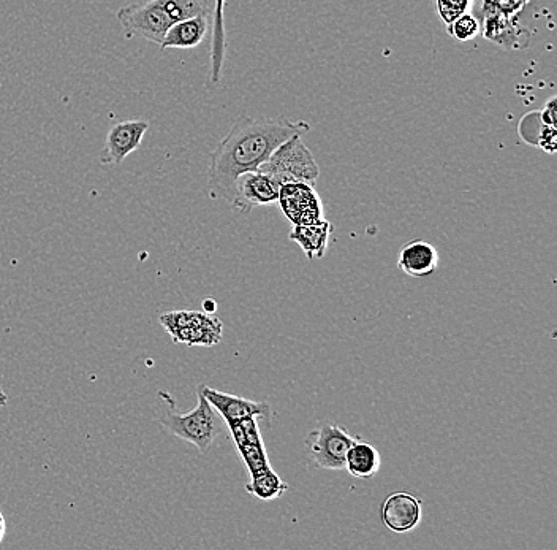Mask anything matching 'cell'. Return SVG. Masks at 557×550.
Listing matches in <instances>:
<instances>
[{
    "mask_svg": "<svg viewBox=\"0 0 557 550\" xmlns=\"http://www.w3.org/2000/svg\"><path fill=\"white\" fill-rule=\"evenodd\" d=\"M311 130L306 121L281 118L239 116L232 129L211 154L208 183L213 199L232 205L239 176L257 172L282 143Z\"/></svg>",
    "mask_w": 557,
    "mask_h": 550,
    "instance_id": "cell-1",
    "label": "cell"
},
{
    "mask_svg": "<svg viewBox=\"0 0 557 550\" xmlns=\"http://www.w3.org/2000/svg\"><path fill=\"white\" fill-rule=\"evenodd\" d=\"M157 397L163 403L162 414L157 417L160 425L167 428L171 435L194 444L200 452L206 454L222 432V425L219 413L206 400L205 395L198 390L197 406L189 413H179L175 398L165 390H160Z\"/></svg>",
    "mask_w": 557,
    "mask_h": 550,
    "instance_id": "cell-2",
    "label": "cell"
},
{
    "mask_svg": "<svg viewBox=\"0 0 557 550\" xmlns=\"http://www.w3.org/2000/svg\"><path fill=\"white\" fill-rule=\"evenodd\" d=\"M160 325L170 333L175 343L195 346H216L222 340V321L213 314L203 311H168L160 314Z\"/></svg>",
    "mask_w": 557,
    "mask_h": 550,
    "instance_id": "cell-3",
    "label": "cell"
},
{
    "mask_svg": "<svg viewBox=\"0 0 557 550\" xmlns=\"http://www.w3.org/2000/svg\"><path fill=\"white\" fill-rule=\"evenodd\" d=\"M258 170L273 176L281 184L290 181L314 183L320 176L319 165L311 149L304 145L303 135H295L282 143Z\"/></svg>",
    "mask_w": 557,
    "mask_h": 550,
    "instance_id": "cell-4",
    "label": "cell"
},
{
    "mask_svg": "<svg viewBox=\"0 0 557 550\" xmlns=\"http://www.w3.org/2000/svg\"><path fill=\"white\" fill-rule=\"evenodd\" d=\"M358 438L360 436L350 435L345 428L323 422L319 428H315L314 432L309 433L306 446L312 460L319 468L341 471L345 470L349 449Z\"/></svg>",
    "mask_w": 557,
    "mask_h": 550,
    "instance_id": "cell-5",
    "label": "cell"
},
{
    "mask_svg": "<svg viewBox=\"0 0 557 550\" xmlns=\"http://www.w3.org/2000/svg\"><path fill=\"white\" fill-rule=\"evenodd\" d=\"M116 18L121 23L127 39L141 37L157 45L162 43L163 37L173 24L157 0L119 8Z\"/></svg>",
    "mask_w": 557,
    "mask_h": 550,
    "instance_id": "cell-6",
    "label": "cell"
},
{
    "mask_svg": "<svg viewBox=\"0 0 557 550\" xmlns=\"http://www.w3.org/2000/svg\"><path fill=\"white\" fill-rule=\"evenodd\" d=\"M277 202L293 226H306L323 219L322 200L314 183L290 181L282 184Z\"/></svg>",
    "mask_w": 557,
    "mask_h": 550,
    "instance_id": "cell-7",
    "label": "cell"
},
{
    "mask_svg": "<svg viewBox=\"0 0 557 550\" xmlns=\"http://www.w3.org/2000/svg\"><path fill=\"white\" fill-rule=\"evenodd\" d=\"M281 186L276 178L260 170L243 173L236 180L232 207L241 213H251L254 208L276 203Z\"/></svg>",
    "mask_w": 557,
    "mask_h": 550,
    "instance_id": "cell-8",
    "label": "cell"
},
{
    "mask_svg": "<svg viewBox=\"0 0 557 550\" xmlns=\"http://www.w3.org/2000/svg\"><path fill=\"white\" fill-rule=\"evenodd\" d=\"M149 123L144 119H127L110 127L100 154L103 165H119L135 153L148 132Z\"/></svg>",
    "mask_w": 557,
    "mask_h": 550,
    "instance_id": "cell-9",
    "label": "cell"
},
{
    "mask_svg": "<svg viewBox=\"0 0 557 550\" xmlns=\"http://www.w3.org/2000/svg\"><path fill=\"white\" fill-rule=\"evenodd\" d=\"M198 390L213 405L219 416L224 419L225 424L243 421V419H249V417L270 419L271 408L266 402H252V400H247V398L236 397V395L225 394V392H220V390L211 389V387L205 386V384H200Z\"/></svg>",
    "mask_w": 557,
    "mask_h": 550,
    "instance_id": "cell-10",
    "label": "cell"
},
{
    "mask_svg": "<svg viewBox=\"0 0 557 550\" xmlns=\"http://www.w3.org/2000/svg\"><path fill=\"white\" fill-rule=\"evenodd\" d=\"M423 501L420 498L410 495V493H395L383 503L382 516L383 524L393 533H409L420 525L423 516Z\"/></svg>",
    "mask_w": 557,
    "mask_h": 550,
    "instance_id": "cell-11",
    "label": "cell"
},
{
    "mask_svg": "<svg viewBox=\"0 0 557 550\" xmlns=\"http://www.w3.org/2000/svg\"><path fill=\"white\" fill-rule=\"evenodd\" d=\"M398 267L412 278H426L439 267V253L436 246L425 240L409 241L399 253Z\"/></svg>",
    "mask_w": 557,
    "mask_h": 550,
    "instance_id": "cell-12",
    "label": "cell"
},
{
    "mask_svg": "<svg viewBox=\"0 0 557 550\" xmlns=\"http://www.w3.org/2000/svg\"><path fill=\"white\" fill-rule=\"evenodd\" d=\"M209 31V16H195L189 20L171 24L167 34L163 37L160 48L162 50H192L201 45Z\"/></svg>",
    "mask_w": 557,
    "mask_h": 550,
    "instance_id": "cell-13",
    "label": "cell"
},
{
    "mask_svg": "<svg viewBox=\"0 0 557 550\" xmlns=\"http://www.w3.org/2000/svg\"><path fill=\"white\" fill-rule=\"evenodd\" d=\"M333 232V224L326 219H322V221L314 222V224L293 227L288 238L295 241L296 245H300L307 259H322L325 256L328 240H330Z\"/></svg>",
    "mask_w": 557,
    "mask_h": 550,
    "instance_id": "cell-14",
    "label": "cell"
},
{
    "mask_svg": "<svg viewBox=\"0 0 557 550\" xmlns=\"http://www.w3.org/2000/svg\"><path fill=\"white\" fill-rule=\"evenodd\" d=\"M382 459L379 451L372 444L364 443L358 438L349 449L347 460H345V470L352 474L353 478L372 479L379 473Z\"/></svg>",
    "mask_w": 557,
    "mask_h": 550,
    "instance_id": "cell-15",
    "label": "cell"
},
{
    "mask_svg": "<svg viewBox=\"0 0 557 550\" xmlns=\"http://www.w3.org/2000/svg\"><path fill=\"white\" fill-rule=\"evenodd\" d=\"M224 8L225 0H216L213 12V42H211V77H209V81H211L213 85H217L220 81V77H222L225 50H227V40H225Z\"/></svg>",
    "mask_w": 557,
    "mask_h": 550,
    "instance_id": "cell-16",
    "label": "cell"
},
{
    "mask_svg": "<svg viewBox=\"0 0 557 550\" xmlns=\"http://www.w3.org/2000/svg\"><path fill=\"white\" fill-rule=\"evenodd\" d=\"M246 490L258 500L273 501L281 498L287 492L288 486L282 481L281 476L268 466L265 470L251 474V482L247 484Z\"/></svg>",
    "mask_w": 557,
    "mask_h": 550,
    "instance_id": "cell-17",
    "label": "cell"
},
{
    "mask_svg": "<svg viewBox=\"0 0 557 550\" xmlns=\"http://www.w3.org/2000/svg\"><path fill=\"white\" fill-rule=\"evenodd\" d=\"M157 2L162 5L173 23L189 20L195 16H211L214 12L211 0H157Z\"/></svg>",
    "mask_w": 557,
    "mask_h": 550,
    "instance_id": "cell-18",
    "label": "cell"
},
{
    "mask_svg": "<svg viewBox=\"0 0 557 550\" xmlns=\"http://www.w3.org/2000/svg\"><path fill=\"white\" fill-rule=\"evenodd\" d=\"M447 31L458 42H469V40H474L477 35H480L482 27H480V23L474 15L464 13L447 27Z\"/></svg>",
    "mask_w": 557,
    "mask_h": 550,
    "instance_id": "cell-19",
    "label": "cell"
},
{
    "mask_svg": "<svg viewBox=\"0 0 557 550\" xmlns=\"http://www.w3.org/2000/svg\"><path fill=\"white\" fill-rule=\"evenodd\" d=\"M238 451L251 474L265 470V468L270 466L268 457H266L265 444L263 443L241 444V446H238Z\"/></svg>",
    "mask_w": 557,
    "mask_h": 550,
    "instance_id": "cell-20",
    "label": "cell"
},
{
    "mask_svg": "<svg viewBox=\"0 0 557 550\" xmlns=\"http://www.w3.org/2000/svg\"><path fill=\"white\" fill-rule=\"evenodd\" d=\"M470 0H437V12L445 26H450L456 18L467 13Z\"/></svg>",
    "mask_w": 557,
    "mask_h": 550,
    "instance_id": "cell-21",
    "label": "cell"
},
{
    "mask_svg": "<svg viewBox=\"0 0 557 550\" xmlns=\"http://www.w3.org/2000/svg\"><path fill=\"white\" fill-rule=\"evenodd\" d=\"M217 310V303L216 300L213 298H206L205 302H203V311L208 314H214Z\"/></svg>",
    "mask_w": 557,
    "mask_h": 550,
    "instance_id": "cell-22",
    "label": "cell"
},
{
    "mask_svg": "<svg viewBox=\"0 0 557 550\" xmlns=\"http://www.w3.org/2000/svg\"><path fill=\"white\" fill-rule=\"evenodd\" d=\"M5 533H7V522H5L4 514L0 511V543L4 541Z\"/></svg>",
    "mask_w": 557,
    "mask_h": 550,
    "instance_id": "cell-23",
    "label": "cell"
},
{
    "mask_svg": "<svg viewBox=\"0 0 557 550\" xmlns=\"http://www.w3.org/2000/svg\"><path fill=\"white\" fill-rule=\"evenodd\" d=\"M8 405V395L5 394L4 389L0 387V408Z\"/></svg>",
    "mask_w": 557,
    "mask_h": 550,
    "instance_id": "cell-24",
    "label": "cell"
}]
</instances>
